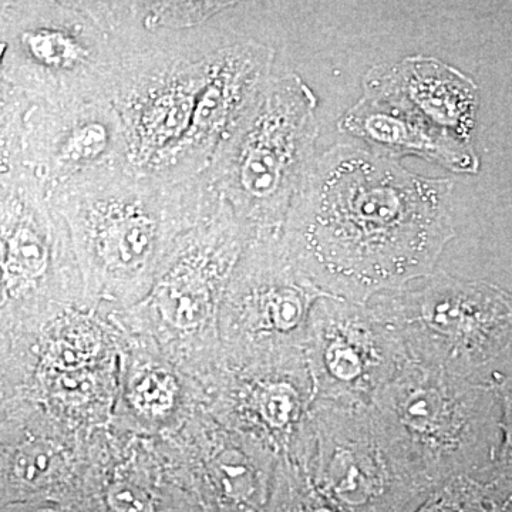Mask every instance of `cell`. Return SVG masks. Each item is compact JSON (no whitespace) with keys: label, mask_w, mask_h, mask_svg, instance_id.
I'll return each mask as SVG.
<instances>
[{"label":"cell","mask_w":512,"mask_h":512,"mask_svg":"<svg viewBox=\"0 0 512 512\" xmlns=\"http://www.w3.org/2000/svg\"><path fill=\"white\" fill-rule=\"evenodd\" d=\"M451 194L447 178L339 143L316 157L279 238L323 292L367 303L433 272L456 237Z\"/></svg>","instance_id":"cell-1"},{"label":"cell","mask_w":512,"mask_h":512,"mask_svg":"<svg viewBox=\"0 0 512 512\" xmlns=\"http://www.w3.org/2000/svg\"><path fill=\"white\" fill-rule=\"evenodd\" d=\"M62 218L83 301L137 305L181 238L217 210L207 173L164 183L126 167L83 175L47 194Z\"/></svg>","instance_id":"cell-2"},{"label":"cell","mask_w":512,"mask_h":512,"mask_svg":"<svg viewBox=\"0 0 512 512\" xmlns=\"http://www.w3.org/2000/svg\"><path fill=\"white\" fill-rule=\"evenodd\" d=\"M316 109L318 99L301 76H272L205 171L251 242L279 237L311 175Z\"/></svg>","instance_id":"cell-3"},{"label":"cell","mask_w":512,"mask_h":512,"mask_svg":"<svg viewBox=\"0 0 512 512\" xmlns=\"http://www.w3.org/2000/svg\"><path fill=\"white\" fill-rule=\"evenodd\" d=\"M373 412L433 490L483 480L500 443V404L490 380L407 359L373 397Z\"/></svg>","instance_id":"cell-4"},{"label":"cell","mask_w":512,"mask_h":512,"mask_svg":"<svg viewBox=\"0 0 512 512\" xmlns=\"http://www.w3.org/2000/svg\"><path fill=\"white\" fill-rule=\"evenodd\" d=\"M214 37L197 28L136 37L117 46L121 72L113 104L130 173L180 183Z\"/></svg>","instance_id":"cell-5"},{"label":"cell","mask_w":512,"mask_h":512,"mask_svg":"<svg viewBox=\"0 0 512 512\" xmlns=\"http://www.w3.org/2000/svg\"><path fill=\"white\" fill-rule=\"evenodd\" d=\"M367 303L410 359L453 375L490 380L512 346V293L488 282L431 272Z\"/></svg>","instance_id":"cell-6"},{"label":"cell","mask_w":512,"mask_h":512,"mask_svg":"<svg viewBox=\"0 0 512 512\" xmlns=\"http://www.w3.org/2000/svg\"><path fill=\"white\" fill-rule=\"evenodd\" d=\"M0 70L33 104L113 101L121 59L86 2H8Z\"/></svg>","instance_id":"cell-7"},{"label":"cell","mask_w":512,"mask_h":512,"mask_svg":"<svg viewBox=\"0 0 512 512\" xmlns=\"http://www.w3.org/2000/svg\"><path fill=\"white\" fill-rule=\"evenodd\" d=\"M299 468L343 512H412L434 491L367 404L316 400Z\"/></svg>","instance_id":"cell-8"},{"label":"cell","mask_w":512,"mask_h":512,"mask_svg":"<svg viewBox=\"0 0 512 512\" xmlns=\"http://www.w3.org/2000/svg\"><path fill=\"white\" fill-rule=\"evenodd\" d=\"M323 292L281 238L252 241L239 258L220 309L221 328L239 359L303 350Z\"/></svg>","instance_id":"cell-9"},{"label":"cell","mask_w":512,"mask_h":512,"mask_svg":"<svg viewBox=\"0 0 512 512\" xmlns=\"http://www.w3.org/2000/svg\"><path fill=\"white\" fill-rule=\"evenodd\" d=\"M249 242L247 229L221 200L210 217L178 241L134 312L164 332H208L220 318L229 279Z\"/></svg>","instance_id":"cell-10"},{"label":"cell","mask_w":512,"mask_h":512,"mask_svg":"<svg viewBox=\"0 0 512 512\" xmlns=\"http://www.w3.org/2000/svg\"><path fill=\"white\" fill-rule=\"evenodd\" d=\"M303 352L316 400L367 406L409 359L369 303L336 296H325L313 309Z\"/></svg>","instance_id":"cell-11"},{"label":"cell","mask_w":512,"mask_h":512,"mask_svg":"<svg viewBox=\"0 0 512 512\" xmlns=\"http://www.w3.org/2000/svg\"><path fill=\"white\" fill-rule=\"evenodd\" d=\"M22 167L46 194L109 168H127L126 140L113 101L35 103L25 117Z\"/></svg>","instance_id":"cell-12"},{"label":"cell","mask_w":512,"mask_h":512,"mask_svg":"<svg viewBox=\"0 0 512 512\" xmlns=\"http://www.w3.org/2000/svg\"><path fill=\"white\" fill-rule=\"evenodd\" d=\"M338 127L340 133L363 141L369 150L394 160L416 156L451 173L480 171L473 143L440 130L400 101L375 90L363 89V96L340 117Z\"/></svg>","instance_id":"cell-13"},{"label":"cell","mask_w":512,"mask_h":512,"mask_svg":"<svg viewBox=\"0 0 512 512\" xmlns=\"http://www.w3.org/2000/svg\"><path fill=\"white\" fill-rule=\"evenodd\" d=\"M363 89L400 101L430 124L471 143L476 127L478 86L471 77L436 57H404L373 67Z\"/></svg>","instance_id":"cell-14"},{"label":"cell","mask_w":512,"mask_h":512,"mask_svg":"<svg viewBox=\"0 0 512 512\" xmlns=\"http://www.w3.org/2000/svg\"><path fill=\"white\" fill-rule=\"evenodd\" d=\"M114 45L136 37L201 28L229 2H86Z\"/></svg>","instance_id":"cell-15"},{"label":"cell","mask_w":512,"mask_h":512,"mask_svg":"<svg viewBox=\"0 0 512 512\" xmlns=\"http://www.w3.org/2000/svg\"><path fill=\"white\" fill-rule=\"evenodd\" d=\"M32 104L0 70V178L22 167L23 126Z\"/></svg>","instance_id":"cell-16"},{"label":"cell","mask_w":512,"mask_h":512,"mask_svg":"<svg viewBox=\"0 0 512 512\" xmlns=\"http://www.w3.org/2000/svg\"><path fill=\"white\" fill-rule=\"evenodd\" d=\"M495 500L490 485L461 476L440 485L412 512H493Z\"/></svg>","instance_id":"cell-17"},{"label":"cell","mask_w":512,"mask_h":512,"mask_svg":"<svg viewBox=\"0 0 512 512\" xmlns=\"http://www.w3.org/2000/svg\"><path fill=\"white\" fill-rule=\"evenodd\" d=\"M498 404H500V443L484 483L493 488L495 495H512V376L495 370L491 375Z\"/></svg>","instance_id":"cell-18"},{"label":"cell","mask_w":512,"mask_h":512,"mask_svg":"<svg viewBox=\"0 0 512 512\" xmlns=\"http://www.w3.org/2000/svg\"><path fill=\"white\" fill-rule=\"evenodd\" d=\"M265 512H343L319 493L298 467H286L276 480Z\"/></svg>","instance_id":"cell-19"},{"label":"cell","mask_w":512,"mask_h":512,"mask_svg":"<svg viewBox=\"0 0 512 512\" xmlns=\"http://www.w3.org/2000/svg\"><path fill=\"white\" fill-rule=\"evenodd\" d=\"M52 458L49 451L42 447H33L23 451L18 458L16 474L20 483L29 487L45 485L47 478L52 474Z\"/></svg>","instance_id":"cell-20"},{"label":"cell","mask_w":512,"mask_h":512,"mask_svg":"<svg viewBox=\"0 0 512 512\" xmlns=\"http://www.w3.org/2000/svg\"><path fill=\"white\" fill-rule=\"evenodd\" d=\"M137 402L153 413L164 412L173 402L170 380L158 375H148L136 387Z\"/></svg>","instance_id":"cell-21"},{"label":"cell","mask_w":512,"mask_h":512,"mask_svg":"<svg viewBox=\"0 0 512 512\" xmlns=\"http://www.w3.org/2000/svg\"><path fill=\"white\" fill-rule=\"evenodd\" d=\"M494 511L493 512H512V495H505V497H498L495 495Z\"/></svg>","instance_id":"cell-22"}]
</instances>
